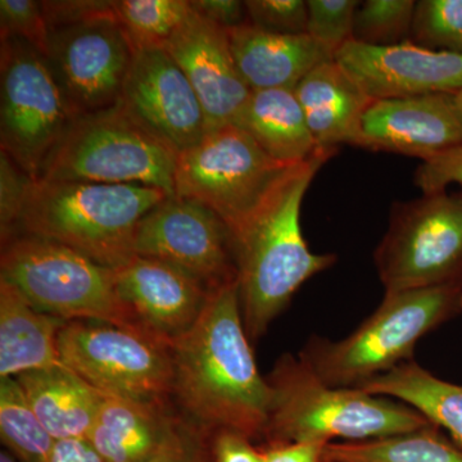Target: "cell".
Here are the masks:
<instances>
[{
  "label": "cell",
  "mask_w": 462,
  "mask_h": 462,
  "mask_svg": "<svg viewBox=\"0 0 462 462\" xmlns=\"http://www.w3.org/2000/svg\"><path fill=\"white\" fill-rule=\"evenodd\" d=\"M173 394L188 424L205 434L264 438L272 388L258 373L240 312L238 282L215 291L197 324L172 345Z\"/></svg>",
  "instance_id": "obj_1"
},
{
  "label": "cell",
  "mask_w": 462,
  "mask_h": 462,
  "mask_svg": "<svg viewBox=\"0 0 462 462\" xmlns=\"http://www.w3.org/2000/svg\"><path fill=\"white\" fill-rule=\"evenodd\" d=\"M334 154L322 152L294 167L236 240L240 312L249 340L266 333L309 279L336 263V254H312L300 229L306 191Z\"/></svg>",
  "instance_id": "obj_2"
},
{
  "label": "cell",
  "mask_w": 462,
  "mask_h": 462,
  "mask_svg": "<svg viewBox=\"0 0 462 462\" xmlns=\"http://www.w3.org/2000/svg\"><path fill=\"white\" fill-rule=\"evenodd\" d=\"M266 380L273 397L264 433L269 446L334 439L364 442L433 424L409 404L360 388L325 384L300 356L282 355Z\"/></svg>",
  "instance_id": "obj_3"
},
{
  "label": "cell",
  "mask_w": 462,
  "mask_h": 462,
  "mask_svg": "<svg viewBox=\"0 0 462 462\" xmlns=\"http://www.w3.org/2000/svg\"><path fill=\"white\" fill-rule=\"evenodd\" d=\"M167 197L144 185L39 179L32 181L14 233L53 240L118 269L135 256L134 240L144 216Z\"/></svg>",
  "instance_id": "obj_4"
},
{
  "label": "cell",
  "mask_w": 462,
  "mask_h": 462,
  "mask_svg": "<svg viewBox=\"0 0 462 462\" xmlns=\"http://www.w3.org/2000/svg\"><path fill=\"white\" fill-rule=\"evenodd\" d=\"M462 314V285L384 294L376 311L346 338L314 336L300 358L330 387L357 388L412 360L422 337Z\"/></svg>",
  "instance_id": "obj_5"
},
{
  "label": "cell",
  "mask_w": 462,
  "mask_h": 462,
  "mask_svg": "<svg viewBox=\"0 0 462 462\" xmlns=\"http://www.w3.org/2000/svg\"><path fill=\"white\" fill-rule=\"evenodd\" d=\"M296 166L273 160L238 125H224L179 154L173 197L211 209L236 243Z\"/></svg>",
  "instance_id": "obj_6"
},
{
  "label": "cell",
  "mask_w": 462,
  "mask_h": 462,
  "mask_svg": "<svg viewBox=\"0 0 462 462\" xmlns=\"http://www.w3.org/2000/svg\"><path fill=\"white\" fill-rule=\"evenodd\" d=\"M0 272L45 314L135 329L118 298L115 269L53 240L14 233L2 242Z\"/></svg>",
  "instance_id": "obj_7"
},
{
  "label": "cell",
  "mask_w": 462,
  "mask_h": 462,
  "mask_svg": "<svg viewBox=\"0 0 462 462\" xmlns=\"http://www.w3.org/2000/svg\"><path fill=\"white\" fill-rule=\"evenodd\" d=\"M176 160L178 154L116 105L79 116L45 163L41 179L144 185L173 197Z\"/></svg>",
  "instance_id": "obj_8"
},
{
  "label": "cell",
  "mask_w": 462,
  "mask_h": 462,
  "mask_svg": "<svg viewBox=\"0 0 462 462\" xmlns=\"http://www.w3.org/2000/svg\"><path fill=\"white\" fill-rule=\"evenodd\" d=\"M374 261L385 294L462 285V191L393 203Z\"/></svg>",
  "instance_id": "obj_9"
},
{
  "label": "cell",
  "mask_w": 462,
  "mask_h": 462,
  "mask_svg": "<svg viewBox=\"0 0 462 462\" xmlns=\"http://www.w3.org/2000/svg\"><path fill=\"white\" fill-rule=\"evenodd\" d=\"M60 364L106 396L167 404L173 394L172 346L130 328L67 321L58 334Z\"/></svg>",
  "instance_id": "obj_10"
},
{
  "label": "cell",
  "mask_w": 462,
  "mask_h": 462,
  "mask_svg": "<svg viewBox=\"0 0 462 462\" xmlns=\"http://www.w3.org/2000/svg\"><path fill=\"white\" fill-rule=\"evenodd\" d=\"M78 118L47 57L18 39L0 48V151L32 179Z\"/></svg>",
  "instance_id": "obj_11"
},
{
  "label": "cell",
  "mask_w": 462,
  "mask_h": 462,
  "mask_svg": "<svg viewBox=\"0 0 462 462\" xmlns=\"http://www.w3.org/2000/svg\"><path fill=\"white\" fill-rule=\"evenodd\" d=\"M135 256L152 258L187 273L209 291L238 282L236 239L211 209L167 197L139 224Z\"/></svg>",
  "instance_id": "obj_12"
},
{
  "label": "cell",
  "mask_w": 462,
  "mask_h": 462,
  "mask_svg": "<svg viewBox=\"0 0 462 462\" xmlns=\"http://www.w3.org/2000/svg\"><path fill=\"white\" fill-rule=\"evenodd\" d=\"M47 60L79 117L117 105L134 50L111 14L51 29Z\"/></svg>",
  "instance_id": "obj_13"
},
{
  "label": "cell",
  "mask_w": 462,
  "mask_h": 462,
  "mask_svg": "<svg viewBox=\"0 0 462 462\" xmlns=\"http://www.w3.org/2000/svg\"><path fill=\"white\" fill-rule=\"evenodd\" d=\"M117 105L130 120L178 156L207 133L205 111L196 91L163 48L134 51Z\"/></svg>",
  "instance_id": "obj_14"
},
{
  "label": "cell",
  "mask_w": 462,
  "mask_h": 462,
  "mask_svg": "<svg viewBox=\"0 0 462 462\" xmlns=\"http://www.w3.org/2000/svg\"><path fill=\"white\" fill-rule=\"evenodd\" d=\"M334 60L374 100L462 89V54L425 50L410 41L391 47L351 41Z\"/></svg>",
  "instance_id": "obj_15"
},
{
  "label": "cell",
  "mask_w": 462,
  "mask_h": 462,
  "mask_svg": "<svg viewBox=\"0 0 462 462\" xmlns=\"http://www.w3.org/2000/svg\"><path fill=\"white\" fill-rule=\"evenodd\" d=\"M115 273L118 298L134 328L171 346L197 324L214 294L152 258L134 256Z\"/></svg>",
  "instance_id": "obj_16"
},
{
  "label": "cell",
  "mask_w": 462,
  "mask_h": 462,
  "mask_svg": "<svg viewBox=\"0 0 462 462\" xmlns=\"http://www.w3.org/2000/svg\"><path fill=\"white\" fill-rule=\"evenodd\" d=\"M163 50L178 63L205 111L207 132L236 124L251 96L231 51L229 35L191 12Z\"/></svg>",
  "instance_id": "obj_17"
},
{
  "label": "cell",
  "mask_w": 462,
  "mask_h": 462,
  "mask_svg": "<svg viewBox=\"0 0 462 462\" xmlns=\"http://www.w3.org/2000/svg\"><path fill=\"white\" fill-rule=\"evenodd\" d=\"M462 147L451 94L374 100L364 116L360 148L420 158Z\"/></svg>",
  "instance_id": "obj_18"
},
{
  "label": "cell",
  "mask_w": 462,
  "mask_h": 462,
  "mask_svg": "<svg viewBox=\"0 0 462 462\" xmlns=\"http://www.w3.org/2000/svg\"><path fill=\"white\" fill-rule=\"evenodd\" d=\"M236 69L251 91L294 89L316 67L334 60L309 33L284 35L251 23L227 30Z\"/></svg>",
  "instance_id": "obj_19"
},
{
  "label": "cell",
  "mask_w": 462,
  "mask_h": 462,
  "mask_svg": "<svg viewBox=\"0 0 462 462\" xmlns=\"http://www.w3.org/2000/svg\"><path fill=\"white\" fill-rule=\"evenodd\" d=\"M310 132L321 151L361 145L364 116L374 99L331 60L316 67L294 88Z\"/></svg>",
  "instance_id": "obj_20"
},
{
  "label": "cell",
  "mask_w": 462,
  "mask_h": 462,
  "mask_svg": "<svg viewBox=\"0 0 462 462\" xmlns=\"http://www.w3.org/2000/svg\"><path fill=\"white\" fill-rule=\"evenodd\" d=\"M180 422L167 404L102 394L87 439L105 462H147Z\"/></svg>",
  "instance_id": "obj_21"
},
{
  "label": "cell",
  "mask_w": 462,
  "mask_h": 462,
  "mask_svg": "<svg viewBox=\"0 0 462 462\" xmlns=\"http://www.w3.org/2000/svg\"><path fill=\"white\" fill-rule=\"evenodd\" d=\"M66 322L36 310L0 278V379L60 365L58 334Z\"/></svg>",
  "instance_id": "obj_22"
},
{
  "label": "cell",
  "mask_w": 462,
  "mask_h": 462,
  "mask_svg": "<svg viewBox=\"0 0 462 462\" xmlns=\"http://www.w3.org/2000/svg\"><path fill=\"white\" fill-rule=\"evenodd\" d=\"M27 402L56 440L89 436L102 393L60 364L16 376Z\"/></svg>",
  "instance_id": "obj_23"
},
{
  "label": "cell",
  "mask_w": 462,
  "mask_h": 462,
  "mask_svg": "<svg viewBox=\"0 0 462 462\" xmlns=\"http://www.w3.org/2000/svg\"><path fill=\"white\" fill-rule=\"evenodd\" d=\"M236 125L279 162L300 165L322 153L294 89L252 91Z\"/></svg>",
  "instance_id": "obj_24"
},
{
  "label": "cell",
  "mask_w": 462,
  "mask_h": 462,
  "mask_svg": "<svg viewBox=\"0 0 462 462\" xmlns=\"http://www.w3.org/2000/svg\"><path fill=\"white\" fill-rule=\"evenodd\" d=\"M357 388L409 404L439 430L448 431L462 447V385L437 378L411 360Z\"/></svg>",
  "instance_id": "obj_25"
},
{
  "label": "cell",
  "mask_w": 462,
  "mask_h": 462,
  "mask_svg": "<svg viewBox=\"0 0 462 462\" xmlns=\"http://www.w3.org/2000/svg\"><path fill=\"white\" fill-rule=\"evenodd\" d=\"M327 462H462V447L449 442L431 424L412 433L364 440L331 442L325 448Z\"/></svg>",
  "instance_id": "obj_26"
},
{
  "label": "cell",
  "mask_w": 462,
  "mask_h": 462,
  "mask_svg": "<svg viewBox=\"0 0 462 462\" xmlns=\"http://www.w3.org/2000/svg\"><path fill=\"white\" fill-rule=\"evenodd\" d=\"M0 436L21 462H45L53 437L42 427L16 378L0 379Z\"/></svg>",
  "instance_id": "obj_27"
},
{
  "label": "cell",
  "mask_w": 462,
  "mask_h": 462,
  "mask_svg": "<svg viewBox=\"0 0 462 462\" xmlns=\"http://www.w3.org/2000/svg\"><path fill=\"white\" fill-rule=\"evenodd\" d=\"M116 18L134 51L163 48L191 12L190 0H116Z\"/></svg>",
  "instance_id": "obj_28"
},
{
  "label": "cell",
  "mask_w": 462,
  "mask_h": 462,
  "mask_svg": "<svg viewBox=\"0 0 462 462\" xmlns=\"http://www.w3.org/2000/svg\"><path fill=\"white\" fill-rule=\"evenodd\" d=\"M356 12L354 41L374 47H391L409 41L416 2L366 0Z\"/></svg>",
  "instance_id": "obj_29"
},
{
  "label": "cell",
  "mask_w": 462,
  "mask_h": 462,
  "mask_svg": "<svg viewBox=\"0 0 462 462\" xmlns=\"http://www.w3.org/2000/svg\"><path fill=\"white\" fill-rule=\"evenodd\" d=\"M409 41L425 50L462 54V0L416 2Z\"/></svg>",
  "instance_id": "obj_30"
},
{
  "label": "cell",
  "mask_w": 462,
  "mask_h": 462,
  "mask_svg": "<svg viewBox=\"0 0 462 462\" xmlns=\"http://www.w3.org/2000/svg\"><path fill=\"white\" fill-rule=\"evenodd\" d=\"M358 5L356 0H309L307 33L336 57L340 48L354 41Z\"/></svg>",
  "instance_id": "obj_31"
},
{
  "label": "cell",
  "mask_w": 462,
  "mask_h": 462,
  "mask_svg": "<svg viewBox=\"0 0 462 462\" xmlns=\"http://www.w3.org/2000/svg\"><path fill=\"white\" fill-rule=\"evenodd\" d=\"M0 35L2 41L18 39L25 42L47 57L51 32L42 2L0 0Z\"/></svg>",
  "instance_id": "obj_32"
},
{
  "label": "cell",
  "mask_w": 462,
  "mask_h": 462,
  "mask_svg": "<svg viewBox=\"0 0 462 462\" xmlns=\"http://www.w3.org/2000/svg\"><path fill=\"white\" fill-rule=\"evenodd\" d=\"M248 23L284 35L307 33L309 7L303 0H247Z\"/></svg>",
  "instance_id": "obj_33"
},
{
  "label": "cell",
  "mask_w": 462,
  "mask_h": 462,
  "mask_svg": "<svg viewBox=\"0 0 462 462\" xmlns=\"http://www.w3.org/2000/svg\"><path fill=\"white\" fill-rule=\"evenodd\" d=\"M32 179L0 151V236L8 239L16 230Z\"/></svg>",
  "instance_id": "obj_34"
},
{
  "label": "cell",
  "mask_w": 462,
  "mask_h": 462,
  "mask_svg": "<svg viewBox=\"0 0 462 462\" xmlns=\"http://www.w3.org/2000/svg\"><path fill=\"white\" fill-rule=\"evenodd\" d=\"M415 184L422 193L446 190L452 184L462 185V147L422 162L416 170Z\"/></svg>",
  "instance_id": "obj_35"
},
{
  "label": "cell",
  "mask_w": 462,
  "mask_h": 462,
  "mask_svg": "<svg viewBox=\"0 0 462 462\" xmlns=\"http://www.w3.org/2000/svg\"><path fill=\"white\" fill-rule=\"evenodd\" d=\"M51 29L115 14L114 2L107 0H48L42 2Z\"/></svg>",
  "instance_id": "obj_36"
},
{
  "label": "cell",
  "mask_w": 462,
  "mask_h": 462,
  "mask_svg": "<svg viewBox=\"0 0 462 462\" xmlns=\"http://www.w3.org/2000/svg\"><path fill=\"white\" fill-rule=\"evenodd\" d=\"M147 462H199L197 430L181 421Z\"/></svg>",
  "instance_id": "obj_37"
},
{
  "label": "cell",
  "mask_w": 462,
  "mask_h": 462,
  "mask_svg": "<svg viewBox=\"0 0 462 462\" xmlns=\"http://www.w3.org/2000/svg\"><path fill=\"white\" fill-rule=\"evenodd\" d=\"M214 462H263V451L254 448L249 438L231 430L214 433Z\"/></svg>",
  "instance_id": "obj_38"
},
{
  "label": "cell",
  "mask_w": 462,
  "mask_h": 462,
  "mask_svg": "<svg viewBox=\"0 0 462 462\" xmlns=\"http://www.w3.org/2000/svg\"><path fill=\"white\" fill-rule=\"evenodd\" d=\"M190 5L200 16L226 30L248 23L247 8L239 0H190Z\"/></svg>",
  "instance_id": "obj_39"
},
{
  "label": "cell",
  "mask_w": 462,
  "mask_h": 462,
  "mask_svg": "<svg viewBox=\"0 0 462 462\" xmlns=\"http://www.w3.org/2000/svg\"><path fill=\"white\" fill-rule=\"evenodd\" d=\"M329 443L294 442L270 445L263 449V462H325Z\"/></svg>",
  "instance_id": "obj_40"
},
{
  "label": "cell",
  "mask_w": 462,
  "mask_h": 462,
  "mask_svg": "<svg viewBox=\"0 0 462 462\" xmlns=\"http://www.w3.org/2000/svg\"><path fill=\"white\" fill-rule=\"evenodd\" d=\"M45 462H105L85 438L56 440Z\"/></svg>",
  "instance_id": "obj_41"
},
{
  "label": "cell",
  "mask_w": 462,
  "mask_h": 462,
  "mask_svg": "<svg viewBox=\"0 0 462 462\" xmlns=\"http://www.w3.org/2000/svg\"><path fill=\"white\" fill-rule=\"evenodd\" d=\"M451 98L452 102H454L456 114H457L458 120H460L462 125V89L451 94Z\"/></svg>",
  "instance_id": "obj_42"
},
{
  "label": "cell",
  "mask_w": 462,
  "mask_h": 462,
  "mask_svg": "<svg viewBox=\"0 0 462 462\" xmlns=\"http://www.w3.org/2000/svg\"><path fill=\"white\" fill-rule=\"evenodd\" d=\"M0 462H21L16 456L9 454V452L2 451L0 454Z\"/></svg>",
  "instance_id": "obj_43"
},
{
  "label": "cell",
  "mask_w": 462,
  "mask_h": 462,
  "mask_svg": "<svg viewBox=\"0 0 462 462\" xmlns=\"http://www.w3.org/2000/svg\"><path fill=\"white\" fill-rule=\"evenodd\" d=\"M325 462H327V461H325Z\"/></svg>",
  "instance_id": "obj_44"
}]
</instances>
